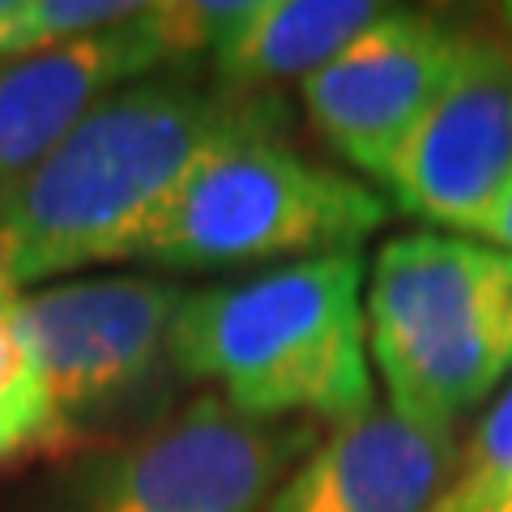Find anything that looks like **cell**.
<instances>
[{
	"mask_svg": "<svg viewBox=\"0 0 512 512\" xmlns=\"http://www.w3.org/2000/svg\"><path fill=\"white\" fill-rule=\"evenodd\" d=\"M512 180V47L470 35L444 90L397 150L384 188L410 218L478 231Z\"/></svg>",
	"mask_w": 512,
	"mask_h": 512,
	"instance_id": "cell-9",
	"label": "cell"
},
{
	"mask_svg": "<svg viewBox=\"0 0 512 512\" xmlns=\"http://www.w3.org/2000/svg\"><path fill=\"white\" fill-rule=\"evenodd\" d=\"M312 448V423H256L218 393H197L103 457L73 512H265Z\"/></svg>",
	"mask_w": 512,
	"mask_h": 512,
	"instance_id": "cell-7",
	"label": "cell"
},
{
	"mask_svg": "<svg viewBox=\"0 0 512 512\" xmlns=\"http://www.w3.org/2000/svg\"><path fill=\"white\" fill-rule=\"evenodd\" d=\"M291 128L278 94L201 82L184 64L107 94L0 205V282L13 291L128 261L184 175L239 133Z\"/></svg>",
	"mask_w": 512,
	"mask_h": 512,
	"instance_id": "cell-1",
	"label": "cell"
},
{
	"mask_svg": "<svg viewBox=\"0 0 512 512\" xmlns=\"http://www.w3.org/2000/svg\"><path fill=\"white\" fill-rule=\"evenodd\" d=\"M512 504V384L461 444L457 470L427 512H495Z\"/></svg>",
	"mask_w": 512,
	"mask_h": 512,
	"instance_id": "cell-13",
	"label": "cell"
},
{
	"mask_svg": "<svg viewBox=\"0 0 512 512\" xmlns=\"http://www.w3.org/2000/svg\"><path fill=\"white\" fill-rule=\"evenodd\" d=\"M380 13L384 5L367 0H244L239 18L210 52L214 82L248 94L308 82Z\"/></svg>",
	"mask_w": 512,
	"mask_h": 512,
	"instance_id": "cell-11",
	"label": "cell"
},
{
	"mask_svg": "<svg viewBox=\"0 0 512 512\" xmlns=\"http://www.w3.org/2000/svg\"><path fill=\"white\" fill-rule=\"evenodd\" d=\"M171 278H64L18 295L26 342L56 419V453L128 419L175 372L171 329L180 316Z\"/></svg>",
	"mask_w": 512,
	"mask_h": 512,
	"instance_id": "cell-5",
	"label": "cell"
},
{
	"mask_svg": "<svg viewBox=\"0 0 512 512\" xmlns=\"http://www.w3.org/2000/svg\"><path fill=\"white\" fill-rule=\"evenodd\" d=\"M474 235H483L491 248L512 252V180L504 184L500 197H495V205L487 210V218L478 222V231H474Z\"/></svg>",
	"mask_w": 512,
	"mask_h": 512,
	"instance_id": "cell-15",
	"label": "cell"
},
{
	"mask_svg": "<svg viewBox=\"0 0 512 512\" xmlns=\"http://www.w3.org/2000/svg\"><path fill=\"white\" fill-rule=\"evenodd\" d=\"M457 431L372 410L333 427L269 495L265 512H427L457 470Z\"/></svg>",
	"mask_w": 512,
	"mask_h": 512,
	"instance_id": "cell-10",
	"label": "cell"
},
{
	"mask_svg": "<svg viewBox=\"0 0 512 512\" xmlns=\"http://www.w3.org/2000/svg\"><path fill=\"white\" fill-rule=\"evenodd\" d=\"M384 218L389 205L363 180L299 154L291 128H265L227 137L205 154L128 261L180 274L265 261L295 265L329 252H359Z\"/></svg>",
	"mask_w": 512,
	"mask_h": 512,
	"instance_id": "cell-4",
	"label": "cell"
},
{
	"mask_svg": "<svg viewBox=\"0 0 512 512\" xmlns=\"http://www.w3.org/2000/svg\"><path fill=\"white\" fill-rule=\"evenodd\" d=\"M367 333L389 410L457 431L512 376V252L440 231L389 239L367 282Z\"/></svg>",
	"mask_w": 512,
	"mask_h": 512,
	"instance_id": "cell-3",
	"label": "cell"
},
{
	"mask_svg": "<svg viewBox=\"0 0 512 512\" xmlns=\"http://www.w3.org/2000/svg\"><path fill=\"white\" fill-rule=\"evenodd\" d=\"M495 512H512V504H504V508H495Z\"/></svg>",
	"mask_w": 512,
	"mask_h": 512,
	"instance_id": "cell-17",
	"label": "cell"
},
{
	"mask_svg": "<svg viewBox=\"0 0 512 512\" xmlns=\"http://www.w3.org/2000/svg\"><path fill=\"white\" fill-rule=\"evenodd\" d=\"M171 363L256 423L346 427L376 410L363 252L188 291Z\"/></svg>",
	"mask_w": 512,
	"mask_h": 512,
	"instance_id": "cell-2",
	"label": "cell"
},
{
	"mask_svg": "<svg viewBox=\"0 0 512 512\" xmlns=\"http://www.w3.org/2000/svg\"><path fill=\"white\" fill-rule=\"evenodd\" d=\"M466 39L470 30L436 13L384 9L303 82V111L342 163L384 184L397 150L461 60Z\"/></svg>",
	"mask_w": 512,
	"mask_h": 512,
	"instance_id": "cell-8",
	"label": "cell"
},
{
	"mask_svg": "<svg viewBox=\"0 0 512 512\" xmlns=\"http://www.w3.org/2000/svg\"><path fill=\"white\" fill-rule=\"evenodd\" d=\"M9 5H13V0H0V22L9 18Z\"/></svg>",
	"mask_w": 512,
	"mask_h": 512,
	"instance_id": "cell-16",
	"label": "cell"
},
{
	"mask_svg": "<svg viewBox=\"0 0 512 512\" xmlns=\"http://www.w3.org/2000/svg\"><path fill=\"white\" fill-rule=\"evenodd\" d=\"M239 9L244 0L141 5L128 22L90 39L0 60V205L107 94L184 60H210Z\"/></svg>",
	"mask_w": 512,
	"mask_h": 512,
	"instance_id": "cell-6",
	"label": "cell"
},
{
	"mask_svg": "<svg viewBox=\"0 0 512 512\" xmlns=\"http://www.w3.org/2000/svg\"><path fill=\"white\" fill-rule=\"evenodd\" d=\"M18 295L22 291L0 282V461L22 453H56V419L22 329Z\"/></svg>",
	"mask_w": 512,
	"mask_h": 512,
	"instance_id": "cell-12",
	"label": "cell"
},
{
	"mask_svg": "<svg viewBox=\"0 0 512 512\" xmlns=\"http://www.w3.org/2000/svg\"><path fill=\"white\" fill-rule=\"evenodd\" d=\"M137 9L141 5H124V0H13L9 18L0 22V60L90 39L107 26L128 22Z\"/></svg>",
	"mask_w": 512,
	"mask_h": 512,
	"instance_id": "cell-14",
	"label": "cell"
}]
</instances>
